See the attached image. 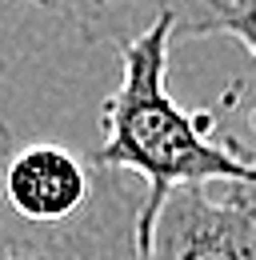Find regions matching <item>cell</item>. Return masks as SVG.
Returning <instances> with one entry per match:
<instances>
[{"label":"cell","instance_id":"cell-1","mask_svg":"<svg viewBox=\"0 0 256 260\" xmlns=\"http://www.w3.org/2000/svg\"><path fill=\"white\" fill-rule=\"evenodd\" d=\"M172 40L176 20L156 16L120 44V80L104 100V140L92 152L104 168H124L144 180V216H152L176 184H256L248 152L216 144L208 136V116L184 112L168 92Z\"/></svg>","mask_w":256,"mask_h":260},{"label":"cell","instance_id":"cell-2","mask_svg":"<svg viewBox=\"0 0 256 260\" xmlns=\"http://www.w3.org/2000/svg\"><path fill=\"white\" fill-rule=\"evenodd\" d=\"M16 132L0 120V260H140V216L148 188L136 172L108 168L96 200L64 224L20 216L4 192Z\"/></svg>","mask_w":256,"mask_h":260},{"label":"cell","instance_id":"cell-3","mask_svg":"<svg viewBox=\"0 0 256 260\" xmlns=\"http://www.w3.org/2000/svg\"><path fill=\"white\" fill-rule=\"evenodd\" d=\"M140 260H256V184H176L140 216Z\"/></svg>","mask_w":256,"mask_h":260},{"label":"cell","instance_id":"cell-4","mask_svg":"<svg viewBox=\"0 0 256 260\" xmlns=\"http://www.w3.org/2000/svg\"><path fill=\"white\" fill-rule=\"evenodd\" d=\"M108 168L96 156H80L56 140H28L12 148L4 164L8 204L40 224H64L96 200Z\"/></svg>","mask_w":256,"mask_h":260},{"label":"cell","instance_id":"cell-5","mask_svg":"<svg viewBox=\"0 0 256 260\" xmlns=\"http://www.w3.org/2000/svg\"><path fill=\"white\" fill-rule=\"evenodd\" d=\"M80 24L88 36L124 44L128 28L136 36L156 16L176 20V40L228 32L244 12H256V0H80Z\"/></svg>","mask_w":256,"mask_h":260},{"label":"cell","instance_id":"cell-6","mask_svg":"<svg viewBox=\"0 0 256 260\" xmlns=\"http://www.w3.org/2000/svg\"><path fill=\"white\" fill-rule=\"evenodd\" d=\"M224 36L240 40V44H244V48H248V52L256 56V12H244V16H240V20H236V24H232V28H228Z\"/></svg>","mask_w":256,"mask_h":260},{"label":"cell","instance_id":"cell-7","mask_svg":"<svg viewBox=\"0 0 256 260\" xmlns=\"http://www.w3.org/2000/svg\"><path fill=\"white\" fill-rule=\"evenodd\" d=\"M252 124H256V112H252ZM248 160H252V164H256V152H248Z\"/></svg>","mask_w":256,"mask_h":260}]
</instances>
